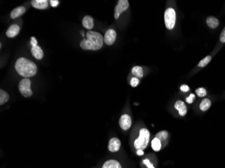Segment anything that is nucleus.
<instances>
[{"mask_svg": "<svg viewBox=\"0 0 225 168\" xmlns=\"http://www.w3.org/2000/svg\"><path fill=\"white\" fill-rule=\"evenodd\" d=\"M211 106V101L208 98H205L202 100L200 104V108L202 111H206L210 108Z\"/></svg>", "mask_w": 225, "mask_h": 168, "instance_id": "aec40b11", "label": "nucleus"}, {"mask_svg": "<svg viewBox=\"0 0 225 168\" xmlns=\"http://www.w3.org/2000/svg\"><path fill=\"white\" fill-rule=\"evenodd\" d=\"M150 134L146 129H142L140 130L139 137L134 141V147L137 150H144L147 147L150 141Z\"/></svg>", "mask_w": 225, "mask_h": 168, "instance_id": "7ed1b4c3", "label": "nucleus"}, {"mask_svg": "<svg viewBox=\"0 0 225 168\" xmlns=\"http://www.w3.org/2000/svg\"><path fill=\"white\" fill-rule=\"evenodd\" d=\"M31 50L32 55L34 56L35 58H36V59L41 60L43 58V56H44L43 50H42L41 47L39 46L38 45L35 46H32Z\"/></svg>", "mask_w": 225, "mask_h": 168, "instance_id": "ddd939ff", "label": "nucleus"}, {"mask_svg": "<svg viewBox=\"0 0 225 168\" xmlns=\"http://www.w3.org/2000/svg\"><path fill=\"white\" fill-rule=\"evenodd\" d=\"M129 5V3L127 0H119L115 8V13H114L115 18L118 19L121 13L128 9Z\"/></svg>", "mask_w": 225, "mask_h": 168, "instance_id": "423d86ee", "label": "nucleus"}, {"mask_svg": "<svg viewBox=\"0 0 225 168\" xmlns=\"http://www.w3.org/2000/svg\"><path fill=\"white\" fill-rule=\"evenodd\" d=\"M82 25L86 29L91 30L94 27V19L92 16H86L82 20Z\"/></svg>", "mask_w": 225, "mask_h": 168, "instance_id": "2eb2a0df", "label": "nucleus"}, {"mask_svg": "<svg viewBox=\"0 0 225 168\" xmlns=\"http://www.w3.org/2000/svg\"><path fill=\"white\" fill-rule=\"evenodd\" d=\"M86 38L80 42V47L84 50H98L103 47L104 38L100 33L89 30L86 32Z\"/></svg>", "mask_w": 225, "mask_h": 168, "instance_id": "f257e3e1", "label": "nucleus"}, {"mask_svg": "<svg viewBox=\"0 0 225 168\" xmlns=\"http://www.w3.org/2000/svg\"><path fill=\"white\" fill-rule=\"evenodd\" d=\"M50 3H51V5L53 8H55V7L58 6L59 3V2L58 1V0H51L50 1Z\"/></svg>", "mask_w": 225, "mask_h": 168, "instance_id": "7c9ffc66", "label": "nucleus"}, {"mask_svg": "<svg viewBox=\"0 0 225 168\" xmlns=\"http://www.w3.org/2000/svg\"><path fill=\"white\" fill-rule=\"evenodd\" d=\"M168 136H169V133H168L167 130H162L158 133L156 134L155 137L158 138V139H159L161 142H162L163 141H164L167 139Z\"/></svg>", "mask_w": 225, "mask_h": 168, "instance_id": "4be33fe9", "label": "nucleus"}, {"mask_svg": "<svg viewBox=\"0 0 225 168\" xmlns=\"http://www.w3.org/2000/svg\"><path fill=\"white\" fill-rule=\"evenodd\" d=\"M194 99H195V95L193 93H191L189 96L187 97L186 98V102L189 104H191V103H193Z\"/></svg>", "mask_w": 225, "mask_h": 168, "instance_id": "a878e982", "label": "nucleus"}, {"mask_svg": "<svg viewBox=\"0 0 225 168\" xmlns=\"http://www.w3.org/2000/svg\"><path fill=\"white\" fill-rule=\"evenodd\" d=\"M161 147H162V143L161 141L158 139V138H154L152 141V148L154 151H159L160 150Z\"/></svg>", "mask_w": 225, "mask_h": 168, "instance_id": "412c9836", "label": "nucleus"}, {"mask_svg": "<svg viewBox=\"0 0 225 168\" xmlns=\"http://www.w3.org/2000/svg\"><path fill=\"white\" fill-rule=\"evenodd\" d=\"M174 108H175L176 110L179 111V114L180 116H183L187 114V107L183 101L181 100L177 101L176 103L174 104Z\"/></svg>", "mask_w": 225, "mask_h": 168, "instance_id": "f8f14e48", "label": "nucleus"}, {"mask_svg": "<svg viewBox=\"0 0 225 168\" xmlns=\"http://www.w3.org/2000/svg\"><path fill=\"white\" fill-rule=\"evenodd\" d=\"M139 83H140L139 79L137 78V77H132V79H131V82H130L131 86H132L133 87H136L137 85H138Z\"/></svg>", "mask_w": 225, "mask_h": 168, "instance_id": "393cba45", "label": "nucleus"}, {"mask_svg": "<svg viewBox=\"0 0 225 168\" xmlns=\"http://www.w3.org/2000/svg\"><path fill=\"white\" fill-rule=\"evenodd\" d=\"M9 99V94L3 89H0V105L2 106Z\"/></svg>", "mask_w": 225, "mask_h": 168, "instance_id": "6ab92c4d", "label": "nucleus"}, {"mask_svg": "<svg viewBox=\"0 0 225 168\" xmlns=\"http://www.w3.org/2000/svg\"><path fill=\"white\" fill-rule=\"evenodd\" d=\"M220 40L221 42L223 43H225V27L224 28V29L222 31L220 36Z\"/></svg>", "mask_w": 225, "mask_h": 168, "instance_id": "bb28decb", "label": "nucleus"}, {"mask_svg": "<svg viewBox=\"0 0 225 168\" xmlns=\"http://www.w3.org/2000/svg\"><path fill=\"white\" fill-rule=\"evenodd\" d=\"M31 81L29 78H24L19 82L18 88L22 95L25 97H29L32 95L31 88Z\"/></svg>", "mask_w": 225, "mask_h": 168, "instance_id": "39448f33", "label": "nucleus"}, {"mask_svg": "<svg viewBox=\"0 0 225 168\" xmlns=\"http://www.w3.org/2000/svg\"><path fill=\"white\" fill-rule=\"evenodd\" d=\"M26 12V8L23 6H19L14 9L10 13V18L12 19L17 18L18 17L24 14Z\"/></svg>", "mask_w": 225, "mask_h": 168, "instance_id": "4468645a", "label": "nucleus"}, {"mask_svg": "<svg viewBox=\"0 0 225 168\" xmlns=\"http://www.w3.org/2000/svg\"><path fill=\"white\" fill-rule=\"evenodd\" d=\"M117 38V33L115 30L109 29L106 32L104 36V42L107 45H112L115 42Z\"/></svg>", "mask_w": 225, "mask_h": 168, "instance_id": "0eeeda50", "label": "nucleus"}, {"mask_svg": "<svg viewBox=\"0 0 225 168\" xmlns=\"http://www.w3.org/2000/svg\"><path fill=\"white\" fill-rule=\"evenodd\" d=\"M176 12L173 8H168L164 12V23L167 29L172 30L175 25Z\"/></svg>", "mask_w": 225, "mask_h": 168, "instance_id": "20e7f679", "label": "nucleus"}, {"mask_svg": "<svg viewBox=\"0 0 225 168\" xmlns=\"http://www.w3.org/2000/svg\"><path fill=\"white\" fill-rule=\"evenodd\" d=\"M180 89L183 92H187L189 90V87L187 85H182L181 86Z\"/></svg>", "mask_w": 225, "mask_h": 168, "instance_id": "c85d7f7f", "label": "nucleus"}, {"mask_svg": "<svg viewBox=\"0 0 225 168\" xmlns=\"http://www.w3.org/2000/svg\"><path fill=\"white\" fill-rule=\"evenodd\" d=\"M48 2L47 0H32L31 1V5L36 9H45L48 8Z\"/></svg>", "mask_w": 225, "mask_h": 168, "instance_id": "9d476101", "label": "nucleus"}, {"mask_svg": "<svg viewBox=\"0 0 225 168\" xmlns=\"http://www.w3.org/2000/svg\"><path fill=\"white\" fill-rule=\"evenodd\" d=\"M20 30H21V28H20V26L18 25L12 24L9 27L7 32H6V36L8 38H14V37L18 35Z\"/></svg>", "mask_w": 225, "mask_h": 168, "instance_id": "9b49d317", "label": "nucleus"}, {"mask_svg": "<svg viewBox=\"0 0 225 168\" xmlns=\"http://www.w3.org/2000/svg\"><path fill=\"white\" fill-rule=\"evenodd\" d=\"M37 40H36V38H35V37L34 36H32L31 38V44L32 46H37Z\"/></svg>", "mask_w": 225, "mask_h": 168, "instance_id": "cd10ccee", "label": "nucleus"}, {"mask_svg": "<svg viewBox=\"0 0 225 168\" xmlns=\"http://www.w3.org/2000/svg\"><path fill=\"white\" fill-rule=\"evenodd\" d=\"M211 59H212L211 56H210V55L206 56L202 60H201L200 62L198 63V67H206L208 65V64L210 62Z\"/></svg>", "mask_w": 225, "mask_h": 168, "instance_id": "5701e85b", "label": "nucleus"}, {"mask_svg": "<svg viewBox=\"0 0 225 168\" xmlns=\"http://www.w3.org/2000/svg\"><path fill=\"white\" fill-rule=\"evenodd\" d=\"M15 69L21 76L28 78L34 76L37 71L36 64L24 57L19 58L15 63Z\"/></svg>", "mask_w": 225, "mask_h": 168, "instance_id": "f03ea898", "label": "nucleus"}, {"mask_svg": "<svg viewBox=\"0 0 225 168\" xmlns=\"http://www.w3.org/2000/svg\"><path fill=\"white\" fill-rule=\"evenodd\" d=\"M119 126L123 130H127L132 126V119L128 114H123L119 119Z\"/></svg>", "mask_w": 225, "mask_h": 168, "instance_id": "6e6552de", "label": "nucleus"}, {"mask_svg": "<svg viewBox=\"0 0 225 168\" xmlns=\"http://www.w3.org/2000/svg\"><path fill=\"white\" fill-rule=\"evenodd\" d=\"M132 73L134 76L137 77H137H138V78H142L144 75L142 67L140 66L133 67L132 69Z\"/></svg>", "mask_w": 225, "mask_h": 168, "instance_id": "a211bd4d", "label": "nucleus"}, {"mask_svg": "<svg viewBox=\"0 0 225 168\" xmlns=\"http://www.w3.org/2000/svg\"><path fill=\"white\" fill-rule=\"evenodd\" d=\"M206 24L210 28L214 29L219 25V21L214 16H208L206 19Z\"/></svg>", "mask_w": 225, "mask_h": 168, "instance_id": "dca6fc26", "label": "nucleus"}, {"mask_svg": "<svg viewBox=\"0 0 225 168\" xmlns=\"http://www.w3.org/2000/svg\"><path fill=\"white\" fill-rule=\"evenodd\" d=\"M120 147H121V141L118 138L113 137L112 139H111L108 145V149L112 153L117 152V151L119 150Z\"/></svg>", "mask_w": 225, "mask_h": 168, "instance_id": "1a4fd4ad", "label": "nucleus"}, {"mask_svg": "<svg viewBox=\"0 0 225 168\" xmlns=\"http://www.w3.org/2000/svg\"><path fill=\"white\" fill-rule=\"evenodd\" d=\"M102 168H122L121 164L116 160L110 159L104 163Z\"/></svg>", "mask_w": 225, "mask_h": 168, "instance_id": "f3484780", "label": "nucleus"}, {"mask_svg": "<svg viewBox=\"0 0 225 168\" xmlns=\"http://www.w3.org/2000/svg\"><path fill=\"white\" fill-rule=\"evenodd\" d=\"M137 155H144L143 150H137Z\"/></svg>", "mask_w": 225, "mask_h": 168, "instance_id": "2f4dec72", "label": "nucleus"}, {"mask_svg": "<svg viewBox=\"0 0 225 168\" xmlns=\"http://www.w3.org/2000/svg\"><path fill=\"white\" fill-rule=\"evenodd\" d=\"M143 162H144V164H146V165L147 167H148V168H154V167L152 166V163H151L150 162V161H149L148 159H144V160L143 161Z\"/></svg>", "mask_w": 225, "mask_h": 168, "instance_id": "c756f323", "label": "nucleus"}, {"mask_svg": "<svg viewBox=\"0 0 225 168\" xmlns=\"http://www.w3.org/2000/svg\"><path fill=\"white\" fill-rule=\"evenodd\" d=\"M196 93L199 97H204L206 96V90L204 87H200L196 90Z\"/></svg>", "mask_w": 225, "mask_h": 168, "instance_id": "b1692460", "label": "nucleus"}]
</instances>
